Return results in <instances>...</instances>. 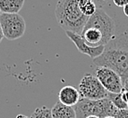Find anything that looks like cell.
<instances>
[{
    "instance_id": "3",
    "label": "cell",
    "mask_w": 128,
    "mask_h": 118,
    "mask_svg": "<svg viewBox=\"0 0 128 118\" xmlns=\"http://www.w3.org/2000/svg\"><path fill=\"white\" fill-rule=\"evenodd\" d=\"M76 118H86L96 116L99 118L114 116L118 109L108 97L99 100H90L81 97L76 106H74Z\"/></svg>"
},
{
    "instance_id": "13",
    "label": "cell",
    "mask_w": 128,
    "mask_h": 118,
    "mask_svg": "<svg viewBox=\"0 0 128 118\" xmlns=\"http://www.w3.org/2000/svg\"><path fill=\"white\" fill-rule=\"evenodd\" d=\"M78 6L82 13L88 17L94 15L97 9L96 3L93 0H78Z\"/></svg>"
},
{
    "instance_id": "25",
    "label": "cell",
    "mask_w": 128,
    "mask_h": 118,
    "mask_svg": "<svg viewBox=\"0 0 128 118\" xmlns=\"http://www.w3.org/2000/svg\"><path fill=\"white\" fill-rule=\"evenodd\" d=\"M104 118H114V116H106V117H104Z\"/></svg>"
},
{
    "instance_id": "20",
    "label": "cell",
    "mask_w": 128,
    "mask_h": 118,
    "mask_svg": "<svg viewBox=\"0 0 128 118\" xmlns=\"http://www.w3.org/2000/svg\"><path fill=\"white\" fill-rule=\"evenodd\" d=\"M123 10H124V14L126 16L128 17V4L127 5H126L124 6L123 8Z\"/></svg>"
},
{
    "instance_id": "8",
    "label": "cell",
    "mask_w": 128,
    "mask_h": 118,
    "mask_svg": "<svg viewBox=\"0 0 128 118\" xmlns=\"http://www.w3.org/2000/svg\"><path fill=\"white\" fill-rule=\"evenodd\" d=\"M66 34L68 36L69 39H71L74 46H76L78 51L82 54H84L86 56H90L91 58L94 59L97 56H101L103 54L104 46H91L84 41V39L81 36L80 34H76L70 31H66Z\"/></svg>"
},
{
    "instance_id": "19",
    "label": "cell",
    "mask_w": 128,
    "mask_h": 118,
    "mask_svg": "<svg viewBox=\"0 0 128 118\" xmlns=\"http://www.w3.org/2000/svg\"><path fill=\"white\" fill-rule=\"evenodd\" d=\"M122 97H123L124 101L128 104V90L123 89V91H122Z\"/></svg>"
},
{
    "instance_id": "6",
    "label": "cell",
    "mask_w": 128,
    "mask_h": 118,
    "mask_svg": "<svg viewBox=\"0 0 128 118\" xmlns=\"http://www.w3.org/2000/svg\"><path fill=\"white\" fill-rule=\"evenodd\" d=\"M79 93L83 98L90 100H99L107 97L108 92L97 77L92 74H86L79 84Z\"/></svg>"
},
{
    "instance_id": "21",
    "label": "cell",
    "mask_w": 128,
    "mask_h": 118,
    "mask_svg": "<svg viewBox=\"0 0 128 118\" xmlns=\"http://www.w3.org/2000/svg\"><path fill=\"white\" fill-rule=\"evenodd\" d=\"M4 33H3V30H2V26H1V24H0V42H2L3 38H4Z\"/></svg>"
},
{
    "instance_id": "26",
    "label": "cell",
    "mask_w": 128,
    "mask_h": 118,
    "mask_svg": "<svg viewBox=\"0 0 128 118\" xmlns=\"http://www.w3.org/2000/svg\"><path fill=\"white\" fill-rule=\"evenodd\" d=\"M0 15H1V11H0Z\"/></svg>"
},
{
    "instance_id": "10",
    "label": "cell",
    "mask_w": 128,
    "mask_h": 118,
    "mask_svg": "<svg viewBox=\"0 0 128 118\" xmlns=\"http://www.w3.org/2000/svg\"><path fill=\"white\" fill-rule=\"evenodd\" d=\"M81 36L84 39L87 44L91 46H104V44L103 34L99 30L93 27H84L82 31Z\"/></svg>"
},
{
    "instance_id": "23",
    "label": "cell",
    "mask_w": 128,
    "mask_h": 118,
    "mask_svg": "<svg viewBox=\"0 0 128 118\" xmlns=\"http://www.w3.org/2000/svg\"><path fill=\"white\" fill-rule=\"evenodd\" d=\"M16 118H29V117L26 116H24V114H18V116H16Z\"/></svg>"
},
{
    "instance_id": "4",
    "label": "cell",
    "mask_w": 128,
    "mask_h": 118,
    "mask_svg": "<svg viewBox=\"0 0 128 118\" xmlns=\"http://www.w3.org/2000/svg\"><path fill=\"white\" fill-rule=\"evenodd\" d=\"M84 27H93L99 30L103 34L104 46L108 44L114 36L116 26L114 19L103 8H97L94 15L89 16Z\"/></svg>"
},
{
    "instance_id": "12",
    "label": "cell",
    "mask_w": 128,
    "mask_h": 118,
    "mask_svg": "<svg viewBox=\"0 0 128 118\" xmlns=\"http://www.w3.org/2000/svg\"><path fill=\"white\" fill-rule=\"evenodd\" d=\"M25 0H0L1 13L16 14L22 9Z\"/></svg>"
},
{
    "instance_id": "22",
    "label": "cell",
    "mask_w": 128,
    "mask_h": 118,
    "mask_svg": "<svg viewBox=\"0 0 128 118\" xmlns=\"http://www.w3.org/2000/svg\"><path fill=\"white\" fill-rule=\"evenodd\" d=\"M124 89H126V90H128V78L126 80V82L124 83Z\"/></svg>"
},
{
    "instance_id": "1",
    "label": "cell",
    "mask_w": 128,
    "mask_h": 118,
    "mask_svg": "<svg viewBox=\"0 0 128 118\" xmlns=\"http://www.w3.org/2000/svg\"><path fill=\"white\" fill-rule=\"evenodd\" d=\"M93 64L116 71L124 84L128 78V33L114 36L106 44L103 54L93 59Z\"/></svg>"
},
{
    "instance_id": "9",
    "label": "cell",
    "mask_w": 128,
    "mask_h": 118,
    "mask_svg": "<svg viewBox=\"0 0 128 118\" xmlns=\"http://www.w3.org/2000/svg\"><path fill=\"white\" fill-rule=\"evenodd\" d=\"M80 98H81V96H80L79 90L72 86H66L63 87L58 94L59 101L66 106H76Z\"/></svg>"
},
{
    "instance_id": "7",
    "label": "cell",
    "mask_w": 128,
    "mask_h": 118,
    "mask_svg": "<svg viewBox=\"0 0 128 118\" xmlns=\"http://www.w3.org/2000/svg\"><path fill=\"white\" fill-rule=\"evenodd\" d=\"M94 76L108 93H122L124 89L123 81L116 71L108 67L97 66L94 71Z\"/></svg>"
},
{
    "instance_id": "11",
    "label": "cell",
    "mask_w": 128,
    "mask_h": 118,
    "mask_svg": "<svg viewBox=\"0 0 128 118\" xmlns=\"http://www.w3.org/2000/svg\"><path fill=\"white\" fill-rule=\"evenodd\" d=\"M53 118H74L76 117L74 106H66L61 102H56L51 109Z\"/></svg>"
},
{
    "instance_id": "17",
    "label": "cell",
    "mask_w": 128,
    "mask_h": 118,
    "mask_svg": "<svg viewBox=\"0 0 128 118\" xmlns=\"http://www.w3.org/2000/svg\"><path fill=\"white\" fill-rule=\"evenodd\" d=\"M113 3L117 8H124L128 4V0H113Z\"/></svg>"
},
{
    "instance_id": "2",
    "label": "cell",
    "mask_w": 128,
    "mask_h": 118,
    "mask_svg": "<svg viewBox=\"0 0 128 118\" xmlns=\"http://www.w3.org/2000/svg\"><path fill=\"white\" fill-rule=\"evenodd\" d=\"M54 14L57 23L66 31L81 34L89 17L78 6V0H59Z\"/></svg>"
},
{
    "instance_id": "24",
    "label": "cell",
    "mask_w": 128,
    "mask_h": 118,
    "mask_svg": "<svg viewBox=\"0 0 128 118\" xmlns=\"http://www.w3.org/2000/svg\"><path fill=\"white\" fill-rule=\"evenodd\" d=\"M86 118H99V117H97L96 116H87Z\"/></svg>"
},
{
    "instance_id": "15",
    "label": "cell",
    "mask_w": 128,
    "mask_h": 118,
    "mask_svg": "<svg viewBox=\"0 0 128 118\" xmlns=\"http://www.w3.org/2000/svg\"><path fill=\"white\" fill-rule=\"evenodd\" d=\"M29 118H53L51 109L46 106L37 107Z\"/></svg>"
},
{
    "instance_id": "18",
    "label": "cell",
    "mask_w": 128,
    "mask_h": 118,
    "mask_svg": "<svg viewBox=\"0 0 128 118\" xmlns=\"http://www.w3.org/2000/svg\"><path fill=\"white\" fill-rule=\"evenodd\" d=\"M93 1L96 3V6H98L99 8H102L108 3V0H93Z\"/></svg>"
},
{
    "instance_id": "14",
    "label": "cell",
    "mask_w": 128,
    "mask_h": 118,
    "mask_svg": "<svg viewBox=\"0 0 128 118\" xmlns=\"http://www.w3.org/2000/svg\"><path fill=\"white\" fill-rule=\"evenodd\" d=\"M107 97L111 100V102L114 104V106H116L117 109H128V104L124 101L123 97H122V93H108L107 94Z\"/></svg>"
},
{
    "instance_id": "16",
    "label": "cell",
    "mask_w": 128,
    "mask_h": 118,
    "mask_svg": "<svg viewBox=\"0 0 128 118\" xmlns=\"http://www.w3.org/2000/svg\"><path fill=\"white\" fill-rule=\"evenodd\" d=\"M114 118H128V109H118L116 111Z\"/></svg>"
},
{
    "instance_id": "27",
    "label": "cell",
    "mask_w": 128,
    "mask_h": 118,
    "mask_svg": "<svg viewBox=\"0 0 128 118\" xmlns=\"http://www.w3.org/2000/svg\"><path fill=\"white\" fill-rule=\"evenodd\" d=\"M74 118H76V117H74Z\"/></svg>"
},
{
    "instance_id": "5",
    "label": "cell",
    "mask_w": 128,
    "mask_h": 118,
    "mask_svg": "<svg viewBox=\"0 0 128 118\" xmlns=\"http://www.w3.org/2000/svg\"><path fill=\"white\" fill-rule=\"evenodd\" d=\"M0 24L2 26L4 36L8 40H16L22 37L26 28L25 19L18 13H1Z\"/></svg>"
}]
</instances>
